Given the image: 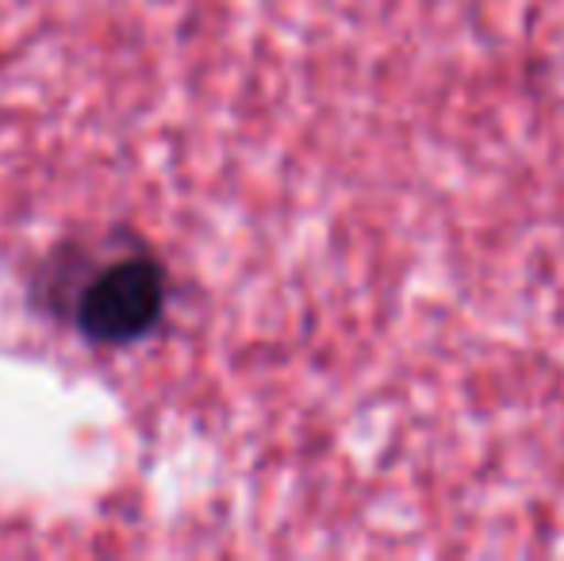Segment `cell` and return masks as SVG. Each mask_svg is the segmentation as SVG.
Returning a JSON list of instances; mask_svg holds the SVG:
<instances>
[{
  "label": "cell",
  "mask_w": 564,
  "mask_h": 561,
  "mask_svg": "<svg viewBox=\"0 0 564 561\" xmlns=\"http://www.w3.org/2000/svg\"><path fill=\"white\" fill-rule=\"evenodd\" d=\"M162 300V270L150 258H123L89 281L77 300V323L93 343L123 346L154 327Z\"/></svg>",
  "instance_id": "obj_1"
}]
</instances>
